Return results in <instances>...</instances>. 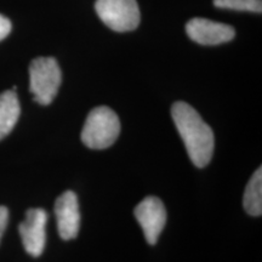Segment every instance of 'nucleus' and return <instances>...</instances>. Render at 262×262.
I'll use <instances>...</instances> for the list:
<instances>
[{
	"label": "nucleus",
	"instance_id": "obj_6",
	"mask_svg": "<svg viewBox=\"0 0 262 262\" xmlns=\"http://www.w3.org/2000/svg\"><path fill=\"white\" fill-rule=\"evenodd\" d=\"M48 215L42 209H29L26 220L19 224V234L26 251L32 256H40L45 248V225Z\"/></svg>",
	"mask_w": 262,
	"mask_h": 262
},
{
	"label": "nucleus",
	"instance_id": "obj_8",
	"mask_svg": "<svg viewBox=\"0 0 262 262\" xmlns=\"http://www.w3.org/2000/svg\"><path fill=\"white\" fill-rule=\"evenodd\" d=\"M55 215L60 237L64 241L77 237L80 228V211L78 196L74 192L67 191L58 196L55 203Z\"/></svg>",
	"mask_w": 262,
	"mask_h": 262
},
{
	"label": "nucleus",
	"instance_id": "obj_11",
	"mask_svg": "<svg viewBox=\"0 0 262 262\" xmlns=\"http://www.w3.org/2000/svg\"><path fill=\"white\" fill-rule=\"evenodd\" d=\"M214 5L220 9L237 10V11H248L261 14V0H214Z\"/></svg>",
	"mask_w": 262,
	"mask_h": 262
},
{
	"label": "nucleus",
	"instance_id": "obj_12",
	"mask_svg": "<svg viewBox=\"0 0 262 262\" xmlns=\"http://www.w3.org/2000/svg\"><path fill=\"white\" fill-rule=\"evenodd\" d=\"M10 32H11V22L5 16L0 15V41L8 37Z\"/></svg>",
	"mask_w": 262,
	"mask_h": 262
},
{
	"label": "nucleus",
	"instance_id": "obj_2",
	"mask_svg": "<svg viewBox=\"0 0 262 262\" xmlns=\"http://www.w3.org/2000/svg\"><path fill=\"white\" fill-rule=\"evenodd\" d=\"M120 134L119 118L110 107L94 108L81 131V141L91 149H106L116 142Z\"/></svg>",
	"mask_w": 262,
	"mask_h": 262
},
{
	"label": "nucleus",
	"instance_id": "obj_10",
	"mask_svg": "<svg viewBox=\"0 0 262 262\" xmlns=\"http://www.w3.org/2000/svg\"><path fill=\"white\" fill-rule=\"evenodd\" d=\"M243 205L245 211L251 216H260L262 214V169L261 166L245 187Z\"/></svg>",
	"mask_w": 262,
	"mask_h": 262
},
{
	"label": "nucleus",
	"instance_id": "obj_7",
	"mask_svg": "<svg viewBox=\"0 0 262 262\" xmlns=\"http://www.w3.org/2000/svg\"><path fill=\"white\" fill-rule=\"evenodd\" d=\"M186 32L193 41L202 45L224 44L231 41L235 35L232 26L201 17L189 19L186 25Z\"/></svg>",
	"mask_w": 262,
	"mask_h": 262
},
{
	"label": "nucleus",
	"instance_id": "obj_13",
	"mask_svg": "<svg viewBox=\"0 0 262 262\" xmlns=\"http://www.w3.org/2000/svg\"><path fill=\"white\" fill-rule=\"evenodd\" d=\"M9 220V211L5 206H0V241H2L3 234H4L6 225H8Z\"/></svg>",
	"mask_w": 262,
	"mask_h": 262
},
{
	"label": "nucleus",
	"instance_id": "obj_4",
	"mask_svg": "<svg viewBox=\"0 0 262 262\" xmlns=\"http://www.w3.org/2000/svg\"><path fill=\"white\" fill-rule=\"evenodd\" d=\"M95 9L101 21L116 32L134 31L140 24L136 0H96Z\"/></svg>",
	"mask_w": 262,
	"mask_h": 262
},
{
	"label": "nucleus",
	"instance_id": "obj_1",
	"mask_svg": "<svg viewBox=\"0 0 262 262\" xmlns=\"http://www.w3.org/2000/svg\"><path fill=\"white\" fill-rule=\"evenodd\" d=\"M171 116L192 163L196 168H204L210 163L214 152L215 140L211 127L186 102L173 103Z\"/></svg>",
	"mask_w": 262,
	"mask_h": 262
},
{
	"label": "nucleus",
	"instance_id": "obj_3",
	"mask_svg": "<svg viewBox=\"0 0 262 262\" xmlns=\"http://www.w3.org/2000/svg\"><path fill=\"white\" fill-rule=\"evenodd\" d=\"M62 73L52 57H38L29 66V89L39 104L48 106L56 97L61 86Z\"/></svg>",
	"mask_w": 262,
	"mask_h": 262
},
{
	"label": "nucleus",
	"instance_id": "obj_9",
	"mask_svg": "<svg viewBox=\"0 0 262 262\" xmlns=\"http://www.w3.org/2000/svg\"><path fill=\"white\" fill-rule=\"evenodd\" d=\"M21 107L15 90H8L0 95V141L11 133L17 123Z\"/></svg>",
	"mask_w": 262,
	"mask_h": 262
},
{
	"label": "nucleus",
	"instance_id": "obj_5",
	"mask_svg": "<svg viewBox=\"0 0 262 262\" xmlns=\"http://www.w3.org/2000/svg\"><path fill=\"white\" fill-rule=\"evenodd\" d=\"M134 214L143 229L146 241L155 245L166 224V210L163 202L155 195L146 196L136 206Z\"/></svg>",
	"mask_w": 262,
	"mask_h": 262
}]
</instances>
